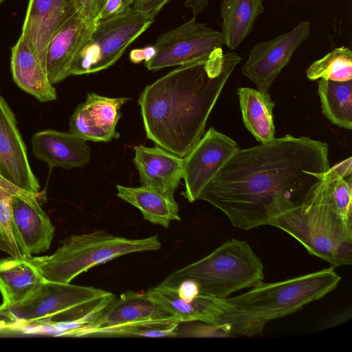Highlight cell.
<instances>
[{"label": "cell", "instance_id": "6da1fadb", "mask_svg": "<svg viewBox=\"0 0 352 352\" xmlns=\"http://www.w3.org/2000/svg\"><path fill=\"white\" fill-rule=\"evenodd\" d=\"M325 142L286 135L238 151L207 184L197 199L221 210L232 226H267L281 204L308 201L330 168Z\"/></svg>", "mask_w": 352, "mask_h": 352}, {"label": "cell", "instance_id": "7a4b0ae2", "mask_svg": "<svg viewBox=\"0 0 352 352\" xmlns=\"http://www.w3.org/2000/svg\"><path fill=\"white\" fill-rule=\"evenodd\" d=\"M241 60L234 52L223 54L219 48L147 85L138 100L147 138L185 157L204 134L209 115Z\"/></svg>", "mask_w": 352, "mask_h": 352}, {"label": "cell", "instance_id": "3957f363", "mask_svg": "<svg viewBox=\"0 0 352 352\" xmlns=\"http://www.w3.org/2000/svg\"><path fill=\"white\" fill-rule=\"evenodd\" d=\"M341 277L333 267L290 279L263 281L234 297L198 296L203 322L234 336H254L274 319L292 314L336 289Z\"/></svg>", "mask_w": 352, "mask_h": 352}, {"label": "cell", "instance_id": "277c9868", "mask_svg": "<svg viewBox=\"0 0 352 352\" xmlns=\"http://www.w3.org/2000/svg\"><path fill=\"white\" fill-rule=\"evenodd\" d=\"M327 173L307 201L301 205L291 201L279 206L270 214L267 226L286 232L310 254L335 268L352 263V221L344 219L334 209Z\"/></svg>", "mask_w": 352, "mask_h": 352}, {"label": "cell", "instance_id": "5b68a950", "mask_svg": "<svg viewBox=\"0 0 352 352\" xmlns=\"http://www.w3.org/2000/svg\"><path fill=\"white\" fill-rule=\"evenodd\" d=\"M115 298L94 287L45 280L21 302L1 305L0 317L6 319L3 325L71 322L82 327Z\"/></svg>", "mask_w": 352, "mask_h": 352}, {"label": "cell", "instance_id": "8992f818", "mask_svg": "<svg viewBox=\"0 0 352 352\" xmlns=\"http://www.w3.org/2000/svg\"><path fill=\"white\" fill-rule=\"evenodd\" d=\"M263 270L261 259L246 241L231 239L206 256L174 271L160 284L176 289L179 283L190 279L198 284L199 295L225 298L263 281Z\"/></svg>", "mask_w": 352, "mask_h": 352}, {"label": "cell", "instance_id": "52a82bcc", "mask_svg": "<svg viewBox=\"0 0 352 352\" xmlns=\"http://www.w3.org/2000/svg\"><path fill=\"white\" fill-rule=\"evenodd\" d=\"M161 246L157 235L130 239L95 230L70 236L52 254L32 256L29 261L46 280L70 283L94 266L133 252L157 250Z\"/></svg>", "mask_w": 352, "mask_h": 352}, {"label": "cell", "instance_id": "ba28073f", "mask_svg": "<svg viewBox=\"0 0 352 352\" xmlns=\"http://www.w3.org/2000/svg\"><path fill=\"white\" fill-rule=\"evenodd\" d=\"M154 19L132 7L117 16L97 21L90 38L72 65L70 76L96 73L113 65Z\"/></svg>", "mask_w": 352, "mask_h": 352}, {"label": "cell", "instance_id": "9c48e42d", "mask_svg": "<svg viewBox=\"0 0 352 352\" xmlns=\"http://www.w3.org/2000/svg\"><path fill=\"white\" fill-rule=\"evenodd\" d=\"M223 45L221 32L197 22L196 17L161 34L154 46L156 54L144 63L148 70L182 65L208 57Z\"/></svg>", "mask_w": 352, "mask_h": 352}, {"label": "cell", "instance_id": "30bf717a", "mask_svg": "<svg viewBox=\"0 0 352 352\" xmlns=\"http://www.w3.org/2000/svg\"><path fill=\"white\" fill-rule=\"evenodd\" d=\"M310 31V22L301 21L289 32L256 44L241 67L243 74L255 84L258 90L269 93L273 81L309 38Z\"/></svg>", "mask_w": 352, "mask_h": 352}, {"label": "cell", "instance_id": "8fae6325", "mask_svg": "<svg viewBox=\"0 0 352 352\" xmlns=\"http://www.w3.org/2000/svg\"><path fill=\"white\" fill-rule=\"evenodd\" d=\"M239 148L232 139L210 128L183 157L186 190L182 195L190 202L197 200L204 188Z\"/></svg>", "mask_w": 352, "mask_h": 352}, {"label": "cell", "instance_id": "7c38bea8", "mask_svg": "<svg viewBox=\"0 0 352 352\" xmlns=\"http://www.w3.org/2000/svg\"><path fill=\"white\" fill-rule=\"evenodd\" d=\"M0 175L26 191L40 192L41 186L30 165L15 115L1 94Z\"/></svg>", "mask_w": 352, "mask_h": 352}, {"label": "cell", "instance_id": "4fadbf2b", "mask_svg": "<svg viewBox=\"0 0 352 352\" xmlns=\"http://www.w3.org/2000/svg\"><path fill=\"white\" fill-rule=\"evenodd\" d=\"M129 100L89 93L70 117L69 132L87 141L106 142L118 139L120 133L116 127L121 116L120 109Z\"/></svg>", "mask_w": 352, "mask_h": 352}, {"label": "cell", "instance_id": "5bb4252c", "mask_svg": "<svg viewBox=\"0 0 352 352\" xmlns=\"http://www.w3.org/2000/svg\"><path fill=\"white\" fill-rule=\"evenodd\" d=\"M76 12L74 0H29L20 36L32 47L44 67L50 38Z\"/></svg>", "mask_w": 352, "mask_h": 352}, {"label": "cell", "instance_id": "9a60e30c", "mask_svg": "<svg viewBox=\"0 0 352 352\" xmlns=\"http://www.w3.org/2000/svg\"><path fill=\"white\" fill-rule=\"evenodd\" d=\"M95 25L88 23L76 12L53 34L45 58L46 74L52 85L70 76L72 65L90 38Z\"/></svg>", "mask_w": 352, "mask_h": 352}, {"label": "cell", "instance_id": "2e32d148", "mask_svg": "<svg viewBox=\"0 0 352 352\" xmlns=\"http://www.w3.org/2000/svg\"><path fill=\"white\" fill-rule=\"evenodd\" d=\"M134 164L141 186L175 199V190L183 179V158L158 146H135Z\"/></svg>", "mask_w": 352, "mask_h": 352}, {"label": "cell", "instance_id": "e0dca14e", "mask_svg": "<svg viewBox=\"0 0 352 352\" xmlns=\"http://www.w3.org/2000/svg\"><path fill=\"white\" fill-rule=\"evenodd\" d=\"M146 293L126 292L113 299L97 316L69 336L81 337L86 331L147 319L173 316Z\"/></svg>", "mask_w": 352, "mask_h": 352}, {"label": "cell", "instance_id": "ac0fdd59", "mask_svg": "<svg viewBox=\"0 0 352 352\" xmlns=\"http://www.w3.org/2000/svg\"><path fill=\"white\" fill-rule=\"evenodd\" d=\"M32 151L35 158L47 163L50 168L82 167L91 159L87 140L71 132L47 129L32 137Z\"/></svg>", "mask_w": 352, "mask_h": 352}, {"label": "cell", "instance_id": "d6986e66", "mask_svg": "<svg viewBox=\"0 0 352 352\" xmlns=\"http://www.w3.org/2000/svg\"><path fill=\"white\" fill-rule=\"evenodd\" d=\"M41 194L29 199L14 195L12 197L14 221L31 255L49 250L55 232L54 226L38 201Z\"/></svg>", "mask_w": 352, "mask_h": 352}, {"label": "cell", "instance_id": "ffe728a7", "mask_svg": "<svg viewBox=\"0 0 352 352\" xmlns=\"http://www.w3.org/2000/svg\"><path fill=\"white\" fill-rule=\"evenodd\" d=\"M10 68L16 85L41 102L56 100V89L29 43L20 36L11 49Z\"/></svg>", "mask_w": 352, "mask_h": 352}, {"label": "cell", "instance_id": "44dd1931", "mask_svg": "<svg viewBox=\"0 0 352 352\" xmlns=\"http://www.w3.org/2000/svg\"><path fill=\"white\" fill-rule=\"evenodd\" d=\"M46 280L29 259L13 256L0 260L1 305L21 302Z\"/></svg>", "mask_w": 352, "mask_h": 352}, {"label": "cell", "instance_id": "7402d4cb", "mask_svg": "<svg viewBox=\"0 0 352 352\" xmlns=\"http://www.w3.org/2000/svg\"><path fill=\"white\" fill-rule=\"evenodd\" d=\"M117 196L140 210L143 218L166 228L172 221H180L179 206L171 199L152 188L116 185Z\"/></svg>", "mask_w": 352, "mask_h": 352}, {"label": "cell", "instance_id": "603a6c76", "mask_svg": "<svg viewBox=\"0 0 352 352\" xmlns=\"http://www.w3.org/2000/svg\"><path fill=\"white\" fill-rule=\"evenodd\" d=\"M264 11L263 0H223L220 4L223 45L236 49L251 33L256 18Z\"/></svg>", "mask_w": 352, "mask_h": 352}, {"label": "cell", "instance_id": "cb8c5ba5", "mask_svg": "<svg viewBox=\"0 0 352 352\" xmlns=\"http://www.w3.org/2000/svg\"><path fill=\"white\" fill-rule=\"evenodd\" d=\"M236 93L247 129L261 143L275 138L273 121V108L275 104L270 94L250 87H240Z\"/></svg>", "mask_w": 352, "mask_h": 352}, {"label": "cell", "instance_id": "d4e9b609", "mask_svg": "<svg viewBox=\"0 0 352 352\" xmlns=\"http://www.w3.org/2000/svg\"><path fill=\"white\" fill-rule=\"evenodd\" d=\"M318 94L322 114L333 124L352 129V80L338 82L320 78Z\"/></svg>", "mask_w": 352, "mask_h": 352}, {"label": "cell", "instance_id": "484cf974", "mask_svg": "<svg viewBox=\"0 0 352 352\" xmlns=\"http://www.w3.org/2000/svg\"><path fill=\"white\" fill-rule=\"evenodd\" d=\"M181 323L175 316L157 319H147L123 324L90 330L81 337H173L177 333Z\"/></svg>", "mask_w": 352, "mask_h": 352}, {"label": "cell", "instance_id": "4316f807", "mask_svg": "<svg viewBox=\"0 0 352 352\" xmlns=\"http://www.w3.org/2000/svg\"><path fill=\"white\" fill-rule=\"evenodd\" d=\"M332 205L344 219L351 221L352 161L349 157L330 167L327 173Z\"/></svg>", "mask_w": 352, "mask_h": 352}, {"label": "cell", "instance_id": "83f0119b", "mask_svg": "<svg viewBox=\"0 0 352 352\" xmlns=\"http://www.w3.org/2000/svg\"><path fill=\"white\" fill-rule=\"evenodd\" d=\"M310 80L320 78L344 82L352 80V52L342 46L313 62L306 70Z\"/></svg>", "mask_w": 352, "mask_h": 352}, {"label": "cell", "instance_id": "f1b7e54d", "mask_svg": "<svg viewBox=\"0 0 352 352\" xmlns=\"http://www.w3.org/2000/svg\"><path fill=\"white\" fill-rule=\"evenodd\" d=\"M12 195L0 186V250L11 256L30 259L28 252L14 221L12 212Z\"/></svg>", "mask_w": 352, "mask_h": 352}, {"label": "cell", "instance_id": "f546056e", "mask_svg": "<svg viewBox=\"0 0 352 352\" xmlns=\"http://www.w3.org/2000/svg\"><path fill=\"white\" fill-rule=\"evenodd\" d=\"M146 293L150 298L176 316L181 322H203V315L196 298L191 302H186L179 296L177 289L160 284L150 288Z\"/></svg>", "mask_w": 352, "mask_h": 352}, {"label": "cell", "instance_id": "4dcf8cb0", "mask_svg": "<svg viewBox=\"0 0 352 352\" xmlns=\"http://www.w3.org/2000/svg\"><path fill=\"white\" fill-rule=\"evenodd\" d=\"M105 0H74L77 12L89 24L95 25Z\"/></svg>", "mask_w": 352, "mask_h": 352}, {"label": "cell", "instance_id": "1f68e13d", "mask_svg": "<svg viewBox=\"0 0 352 352\" xmlns=\"http://www.w3.org/2000/svg\"><path fill=\"white\" fill-rule=\"evenodd\" d=\"M133 0H105L96 21L117 16L132 8Z\"/></svg>", "mask_w": 352, "mask_h": 352}, {"label": "cell", "instance_id": "d6a6232c", "mask_svg": "<svg viewBox=\"0 0 352 352\" xmlns=\"http://www.w3.org/2000/svg\"><path fill=\"white\" fill-rule=\"evenodd\" d=\"M176 289L179 296L188 302H192L199 295L198 284L190 279L182 281Z\"/></svg>", "mask_w": 352, "mask_h": 352}, {"label": "cell", "instance_id": "836d02e7", "mask_svg": "<svg viewBox=\"0 0 352 352\" xmlns=\"http://www.w3.org/2000/svg\"><path fill=\"white\" fill-rule=\"evenodd\" d=\"M170 0H133V8L155 18L161 9Z\"/></svg>", "mask_w": 352, "mask_h": 352}, {"label": "cell", "instance_id": "e575fe53", "mask_svg": "<svg viewBox=\"0 0 352 352\" xmlns=\"http://www.w3.org/2000/svg\"><path fill=\"white\" fill-rule=\"evenodd\" d=\"M156 54V49L154 45H148L142 48H135L129 53V60L134 64H138L144 61L148 62L153 59Z\"/></svg>", "mask_w": 352, "mask_h": 352}, {"label": "cell", "instance_id": "d590c367", "mask_svg": "<svg viewBox=\"0 0 352 352\" xmlns=\"http://www.w3.org/2000/svg\"><path fill=\"white\" fill-rule=\"evenodd\" d=\"M208 4V0H186L185 6L192 9L194 16L200 14Z\"/></svg>", "mask_w": 352, "mask_h": 352}, {"label": "cell", "instance_id": "8d00e7d4", "mask_svg": "<svg viewBox=\"0 0 352 352\" xmlns=\"http://www.w3.org/2000/svg\"><path fill=\"white\" fill-rule=\"evenodd\" d=\"M2 326H3V324L1 322H0V329L1 328Z\"/></svg>", "mask_w": 352, "mask_h": 352}, {"label": "cell", "instance_id": "74e56055", "mask_svg": "<svg viewBox=\"0 0 352 352\" xmlns=\"http://www.w3.org/2000/svg\"><path fill=\"white\" fill-rule=\"evenodd\" d=\"M3 0H0V4L3 2Z\"/></svg>", "mask_w": 352, "mask_h": 352}]
</instances>
